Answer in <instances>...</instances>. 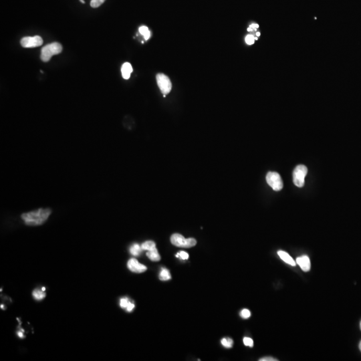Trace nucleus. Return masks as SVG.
<instances>
[{
  "instance_id": "obj_12",
  "label": "nucleus",
  "mask_w": 361,
  "mask_h": 361,
  "mask_svg": "<svg viewBox=\"0 0 361 361\" xmlns=\"http://www.w3.org/2000/svg\"><path fill=\"white\" fill-rule=\"evenodd\" d=\"M147 256L153 262H158L161 260V256L158 253L157 248H155L150 251H147Z\"/></svg>"
},
{
  "instance_id": "obj_19",
  "label": "nucleus",
  "mask_w": 361,
  "mask_h": 361,
  "mask_svg": "<svg viewBox=\"0 0 361 361\" xmlns=\"http://www.w3.org/2000/svg\"><path fill=\"white\" fill-rule=\"evenodd\" d=\"M105 0H91L90 1V6L92 8H96L98 7L101 6V5L104 3Z\"/></svg>"
},
{
  "instance_id": "obj_21",
  "label": "nucleus",
  "mask_w": 361,
  "mask_h": 361,
  "mask_svg": "<svg viewBox=\"0 0 361 361\" xmlns=\"http://www.w3.org/2000/svg\"><path fill=\"white\" fill-rule=\"evenodd\" d=\"M129 302H130V301L128 300V298H121L120 300V306L122 308L126 309L129 304Z\"/></svg>"
},
{
  "instance_id": "obj_29",
  "label": "nucleus",
  "mask_w": 361,
  "mask_h": 361,
  "mask_svg": "<svg viewBox=\"0 0 361 361\" xmlns=\"http://www.w3.org/2000/svg\"><path fill=\"white\" fill-rule=\"evenodd\" d=\"M256 36H260V32H257V33H256Z\"/></svg>"
},
{
  "instance_id": "obj_23",
  "label": "nucleus",
  "mask_w": 361,
  "mask_h": 361,
  "mask_svg": "<svg viewBox=\"0 0 361 361\" xmlns=\"http://www.w3.org/2000/svg\"><path fill=\"white\" fill-rule=\"evenodd\" d=\"M240 316L242 317L244 319H247L248 318H250L251 316V312L248 309H243L241 310V313H240Z\"/></svg>"
},
{
  "instance_id": "obj_10",
  "label": "nucleus",
  "mask_w": 361,
  "mask_h": 361,
  "mask_svg": "<svg viewBox=\"0 0 361 361\" xmlns=\"http://www.w3.org/2000/svg\"><path fill=\"white\" fill-rule=\"evenodd\" d=\"M121 72H122V76H123L124 79H125V80L129 79V78H130L131 76V73L133 72V67H132V66L130 63H128V62L124 63L121 68Z\"/></svg>"
},
{
  "instance_id": "obj_31",
  "label": "nucleus",
  "mask_w": 361,
  "mask_h": 361,
  "mask_svg": "<svg viewBox=\"0 0 361 361\" xmlns=\"http://www.w3.org/2000/svg\"><path fill=\"white\" fill-rule=\"evenodd\" d=\"M359 348H360V351H361V341H360V344H359Z\"/></svg>"
},
{
  "instance_id": "obj_20",
  "label": "nucleus",
  "mask_w": 361,
  "mask_h": 361,
  "mask_svg": "<svg viewBox=\"0 0 361 361\" xmlns=\"http://www.w3.org/2000/svg\"><path fill=\"white\" fill-rule=\"evenodd\" d=\"M245 42H246V44H248V45H252V44H254L255 39L254 36H253V35H252V34H249V35H248L245 37Z\"/></svg>"
},
{
  "instance_id": "obj_22",
  "label": "nucleus",
  "mask_w": 361,
  "mask_h": 361,
  "mask_svg": "<svg viewBox=\"0 0 361 361\" xmlns=\"http://www.w3.org/2000/svg\"><path fill=\"white\" fill-rule=\"evenodd\" d=\"M177 258H180L181 260H187L189 258V254L187 253H186L184 251H180V252H178L177 254L176 255Z\"/></svg>"
},
{
  "instance_id": "obj_8",
  "label": "nucleus",
  "mask_w": 361,
  "mask_h": 361,
  "mask_svg": "<svg viewBox=\"0 0 361 361\" xmlns=\"http://www.w3.org/2000/svg\"><path fill=\"white\" fill-rule=\"evenodd\" d=\"M127 266L131 272L135 273H143L147 270V267L141 264L135 258L129 260L127 263Z\"/></svg>"
},
{
  "instance_id": "obj_17",
  "label": "nucleus",
  "mask_w": 361,
  "mask_h": 361,
  "mask_svg": "<svg viewBox=\"0 0 361 361\" xmlns=\"http://www.w3.org/2000/svg\"><path fill=\"white\" fill-rule=\"evenodd\" d=\"M33 296L37 300H41L44 299L46 297V294L44 292L43 290L41 291L40 290H35L33 292Z\"/></svg>"
},
{
  "instance_id": "obj_15",
  "label": "nucleus",
  "mask_w": 361,
  "mask_h": 361,
  "mask_svg": "<svg viewBox=\"0 0 361 361\" xmlns=\"http://www.w3.org/2000/svg\"><path fill=\"white\" fill-rule=\"evenodd\" d=\"M141 247H142V249L143 250L150 251V250H153V249L156 248V245L154 241H147L143 243L142 245H141Z\"/></svg>"
},
{
  "instance_id": "obj_25",
  "label": "nucleus",
  "mask_w": 361,
  "mask_h": 361,
  "mask_svg": "<svg viewBox=\"0 0 361 361\" xmlns=\"http://www.w3.org/2000/svg\"><path fill=\"white\" fill-rule=\"evenodd\" d=\"M134 308H135V304L130 302L126 310V311H128V312H132L133 311V310L134 309Z\"/></svg>"
},
{
  "instance_id": "obj_1",
  "label": "nucleus",
  "mask_w": 361,
  "mask_h": 361,
  "mask_svg": "<svg viewBox=\"0 0 361 361\" xmlns=\"http://www.w3.org/2000/svg\"><path fill=\"white\" fill-rule=\"evenodd\" d=\"M51 214L50 209H39L38 210L25 213L21 215V218L26 225L30 226L40 225L43 224Z\"/></svg>"
},
{
  "instance_id": "obj_18",
  "label": "nucleus",
  "mask_w": 361,
  "mask_h": 361,
  "mask_svg": "<svg viewBox=\"0 0 361 361\" xmlns=\"http://www.w3.org/2000/svg\"><path fill=\"white\" fill-rule=\"evenodd\" d=\"M221 345H223L224 347L228 348H231L233 345V341L232 339L230 338H224L221 340Z\"/></svg>"
},
{
  "instance_id": "obj_9",
  "label": "nucleus",
  "mask_w": 361,
  "mask_h": 361,
  "mask_svg": "<svg viewBox=\"0 0 361 361\" xmlns=\"http://www.w3.org/2000/svg\"><path fill=\"white\" fill-rule=\"evenodd\" d=\"M296 263L300 265L304 272H308L310 270V260L307 255H302L296 259Z\"/></svg>"
},
{
  "instance_id": "obj_28",
  "label": "nucleus",
  "mask_w": 361,
  "mask_h": 361,
  "mask_svg": "<svg viewBox=\"0 0 361 361\" xmlns=\"http://www.w3.org/2000/svg\"><path fill=\"white\" fill-rule=\"evenodd\" d=\"M18 336H19V337H20V338H23L24 337V335H23V333L21 332H18Z\"/></svg>"
},
{
  "instance_id": "obj_32",
  "label": "nucleus",
  "mask_w": 361,
  "mask_h": 361,
  "mask_svg": "<svg viewBox=\"0 0 361 361\" xmlns=\"http://www.w3.org/2000/svg\"><path fill=\"white\" fill-rule=\"evenodd\" d=\"M42 290H43V291H44V290H45V288H42Z\"/></svg>"
},
{
  "instance_id": "obj_26",
  "label": "nucleus",
  "mask_w": 361,
  "mask_h": 361,
  "mask_svg": "<svg viewBox=\"0 0 361 361\" xmlns=\"http://www.w3.org/2000/svg\"><path fill=\"white\" fill-rule=\"evenodd\" d=\"M277 359H275V358H272V357H264V358H262L261 359H260V361H277Z\"/></svg>"
},
{
  "instance_id": "obj_4",
  "label": "nucleus",
  "mask_w": 361,
  "mask_h": 361,
  "mask_svg": "<svg viewBox=\"0 0 361 361\" xmlns=\"http://www.w3.org/2000/svg\"><path fill=\"white\" fill-rule=\"evenodd\" d=\"M308 169L306 166L299 165L295 168L293 171V182L298 187H302L305 183V177H306Z\"/></svg>"
},
{
  "instance_id": "obj_33",
  "label": "nucleus",
  "mask_w": 361,
  "mask_h": 361,
  "mask_svg": "<svg viewBox=\"0 0 361 361\" xmlns=\"http://www.w3.org/2000/svg\"><path fill=\"white\" fill-rule=\"evenodd\" d=\"M360 330H361V322H360Z\"/></svg>"
},
{
  "instance_id": "obj_5",
  "label": "nucleus",
  "mask_w": 361,
  "mask_h": 361,
  "mask_svg": "<svg viewBox=\"0 0 361 361\" xmlns=\"http://www.w3.org/2000/svg\"><path fill=\"white\" fill-rule=\"evenodd\" d=\"M157 82L158 86L163 94V96L165 97L171 92L172 88V83L169 78L162 73H159L157 75Z\"/></svg>"
},
{
  "instance_id": "obj_24",
  "label": "nucleus",
  "mask_w": 361,
  "mask_h": 361,
  "mask_svg": "<svg viewBox=\"0 0 361 361\" xmlns=\"http://www.w3.org/2000/svg\"><path fill=\"white\" fill-rule=\"evenodd\" d=\"M243 343H244V345L247 346H250V347H253V341L252 338H249V337H245L243 338Z\"/></svg>"
},
{
  "instance_id": "obj_6",
  "label": "nucleus",
  "mask_w": 361,
  "mask_h": 361,
  "mask_svg": "<svg viewBox=\"0 0 361 361\" xmlns=\"http://www.w3.org/2000/svg\"><path fill=\"white\" fill-rule=\"evenodd\" d=\"M266 180L268 185L274 191H278L283 188V182L279 173L269 172L266 175Z\"/></svg>"
},
{
  "instance_id": "obj_16",
  "label": "nucleus",
  "mask_w": 361,
  "mask_h": 361,
  "mask_svg": "<svg viewBox=\"0 0 361 361\" xmlns=\"http://www.w3.org/2000/svg\"><path fill=\"white\" fill-rule=\"evenodd\" d=\"M139 32L141 35H143L144 36L145 40H148L151 37V32L147 26H143L140 27Z\"/></svg>"
},
{
  "instance_id": "obj_14",
  "label": "nucleus",
  "mask_w": 361,
  "mask_h": 361,
  "mask_svg": "<svg viewBox=\"0 0 361 361\" xmlns=\"http://www.w3.org/2000/svg\"><path fill=\"white\" fill-rule=\"evenodd\" d=\"M171 274L167 268H162L159 274V279L162 281H167L171 279Z\"/></svg>"
},
{
  "instance_id": "obj_11",
  "label": "nucleus",
  "mask_w": 361,
  "mask_h": 361,
  "mask_svg": "<svg viewBox=\"0 0 361 361\" xmlns=\"http://www.w3.org/2000/svg\"><path fill=\"white\" fill-rule=\"evenodd\" d=\"M278 254L279 257L281 258V259L284 261V262L288 263V264L292 265V266H295V265H296V262H295L294 260H293V258H292L291 256H290L288 253H286V252H284V251H282V250H280L278 252Z\"/></svg>"
},
{
  "instance_id": "obj_3",
  "label": "nucleus",
  "mask_w": 361,
  "mask_h": 361,
  "mask_svg": "<svg viewBox=\"0 0 361 361\" xmlns=\"http://www.w3.org/2000/svg\"><path fill=\"white\" fill-rule=\"evenodd\" d=\"M171 242L177 247L189 248L195 245L197 241L194 238L185 239L180 234L175 233L171 237Z\"/></svg>"
},
{
  "instance_id": "obj_7",
  "label": "nucleus",
  "mask_w": 361,
  "mask_h": 361,
  "mask_svg": "<svg viewBox=\"0 0 361 361\" xmlns=\"http://www.w3.org/2000/svg\"><path fill=\"white\" fill-rule=\"evenodd\" d=\"M20 44L24 48H31L39 47L42 45L43 40L39 36H35L34 37H25L21 39Z\"/></svg>"
},
{
  "instance_id": "obj_13",
  "label": "nucleus",
  "mask_w": 361,
  "mask_h": 361,
  "mask_svg": "<svg viewBox=\"0 0 361 361\" xmlns=\"http://www.w3.org/2000/svg\"><path fill=\"white\" fill-rule=\"evenodd\" d=\"M143 250L142 249V247L137 244V243L133 244L130 248V252L131 254L134 256H138L141 254V252H142Z\"/></svg>"
},
{
  "instance_id": "obj_30",
  "label": "nucleus",
  "mask_w": 361,
  "mask_h": 361,
  "mask_svg": "<svg viewBox=\"0 0 361 361\" xmlns=\"http://www.w3.org/2000/svg\"><path fill=\"white\" fill-rule=\"evenodd\" d=\"M80 1H81V3H82V4H84V3H85V1H84V0H80Z\"/></svg>"
},
{
  "instance_id": "obj_2",
  "label": "nucleus",
  "mask_w": 361,
  "mask_h": 361,
  "mask_svg": "<svg viewBox=\"0 0 361 361\" xmlns=\"http://www.w3.org/2000/svg\"><path fill=\"white\" fill-rule=\"evenodd\" d=\"M62 51V46L58 42H54L45 46L41 51L40 58L44 62L49 61L54 55L59 54Z\"/></svg>"
},
{
  "instance_id": "obj_27",
  "label": "nucleus",
  "mask_w": 361,
  "mask_h": 361,
  "mask_svg": "<svg viewBox=\"0 0 361 361\" xmlns=\"http://www.w3.org/2000/svg\"><path fill=\"white\" fill-rule=\"evenodd\" d=\"M250 28H252V29H253V30H255L256 28H259V26H258V24H251V25L250 26Z\"/></svg>"
}]
</instances>
